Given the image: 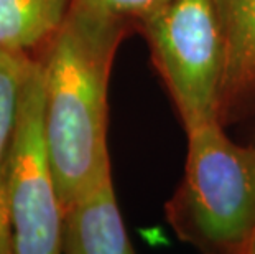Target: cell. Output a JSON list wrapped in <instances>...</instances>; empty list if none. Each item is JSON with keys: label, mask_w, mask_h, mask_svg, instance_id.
<instances>
[{"label": "cell", "mask_w": 255, "mask_h": 254, "mask_svg": "<svg viewBox=\"0 0 255 254\" xmlns=\"http://www.w3.org/2000/svg\"><path fill=\"white\" fill-rule=\"evenodd\" d=\"M124 21L71 0L43 69L45 136L63 212L111 178L107 89Z\"/></svg>", "instance_id": "1"}, {"label": "cell", "mask_w": 255, "mask_h": 254, "mask_svg": "<svg viewBox=\"0 0 255 254\" xmlns=\"http://www.w3.org/2000/svg\"><path fill=\"white\" fill-rule=\"evenodd\" d=\"M186 174L175 230L201 250L237 254L255 233V147H241L221 121L188 129Z\"/></svg>", "instance_id": "2"}, {"label": "cell", "mask_w": 255, "mask_h": 254, "mask_svg": "<svg viewBox=\"0 0 255 254\" xmlns=\"http://www.w3.org/2000/svg\"><path fill=\"white\" fill-rule=\"evenodd\" d=\"M5 182L13 254H63L64 212L46 145L43 69L36 61L21 89Z\"/></svg>", "instance_id": "3"}, {"label": "cell", "mask_w": 255, "mask_h": 254, "mask_svg": "<svg viewBox=\"0 0 255 254\" xmlns=\"http://www.w3.org/2000/svg\"><path fill=\"white\" fill-rule=\"evenodd\" d=\"M145 26L186 131L221 121L226 55L214 0H173Z\"/></svg>", "instance_id": "4"}, {"label": "cell", "mask_w": 255, "mask_h": 254, "mask_svg": "<svg viewBox=\"0 0 255 254\" xmlns=\"http://www.w3.org/2000/svg\"><path fill=\"white\" fill-rule=\"evenodd\" d=\"M63 254H135L112 177L64 213Z\"/></svg>", "instance_id": "5"}, {"label": "cell", "mask_w": 255, "mask_h": 254, "mask_svg": "<svg viewBox=\"0 0 255 254\" xmlns=\"http://www.w3.org/2000/svg\"><path fill=\"white\" fill-rule=\"evenodd\" d=\"M224 40L222 98L255 84V0H214Z\"/></svg>", "instance_id": "6"}, {"label": "cell", "mask_w": 255, "mask_h": 254, "mask_svg": "<svg viewBox=\"0 0 255 254\" xmlns=\"http://www.w3.org/2000/svg\"><path fill=\"white\" fill-rule=\"evenodd\" d=\"M31 61L26 53L0 50V254H13L7 210V159L25 79Z\"/></svg>", "instance_id": "7"}, {"label": "cell", "mask_w": 255, "mask_h": 254, "mask_svg": "<svg viewBox=\"0 0 255 254\" xmlns=\"http://www.w3.org/2000/svg\"><path fill=\"white\" fill-rule=\"evenodd\" d=\"M68 8L66 0H0V50L26 53L53 38Z\"/></svg>", "instance_id": "8"}, {"label": "cell", "mask_w": 255, "mask_h": 254, "mask_svg": "<svg viewBox=\"0 0 255 254\" xmlns=\"http://www.w3.org/2000/svg\"><path fill=\"white\" fill-rule=\"evenodd\" d=\"M76 2L122 21L127 18H138L145 25L146 21L153 20L156 15L163 12L173 0H76Z\"/></svg>", "instance_id": "9"}, {"label": "cell", "mask_w": 255, "mask_h": 254, "mask_svg": "<svg viewBox=\"0 0 255 254\" xmlns=\"http://www.w3.org/2000/svg\"><path fill=\"white\" fill-rule=\"evenodd\" d=\"M237 254H255V233H254V236L251 238V240H249L247 245L244 246Z\"/></svg>", "instance_id": "10"}]
</instances>
